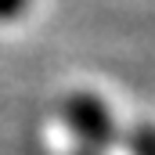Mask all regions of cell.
<instances>
[{"mask_svg": "<svg viewBox=\"0 0 155 155\" xmlns=\"http://www.w3.org/2000/svg\"><path fill=\"white\" fill-rule=\"evenodd\" d=\"M25 7V0H0V18H15Z\"/></svg>", "mask_w": 155, "mask_h": 155, "instance_id": "1", "label": "cell"}]
</instances>
